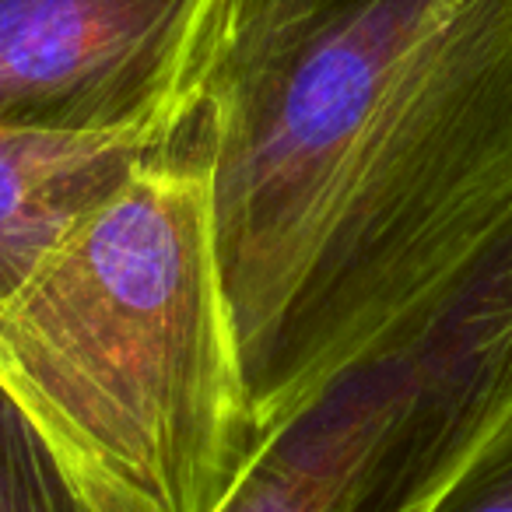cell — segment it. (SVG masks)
Returning <instances> with one entry per match:
<instances>
[{
  "label": "cell",
  "mask_w": 512,
  "mask_h": 512,
  "mask_svg": "<svg viewBox=\"0 0 512 512\" xmlns=\"http://www.w3.org/2000/svg\"><path fill=\"white\" fill-rule=\"evenodd\" d=\"M179 141L267 439L512 214V0H232Z\"/></svg>",
  "instance_id": "1"
},
{
  "label": "cell",
  "mask_w": 512,
  "mask_h": 512,
  "mask_svg": "<svg viewBox=\"0 0 512 512\" xmlns=\"http://www.w3.org/2000/svg\"><path fill=\"white\" fill-rule=\"evenodd\" d=\"M0 383L92 512H221L264 435L207 169L176 141L0 309Z\"/></svg>",
  "instance_id": "2"
},
{
  "label": "cell",
  "mask_w": 512,
  "mask_h": 512,
  "mask_svg": "<svg viewBox=\"0 0 512 512\" xmlns=\"http://www.w3.org/2000/svg\"><path fill=\"white\" fill-rule=\"evenodd\" d=\"M232 0H0V127L183 134Z\"/></svg>",
  "instance_id": "3"
},
{
  "label": "cell",
  "mask_w": 512,
  "mask_h": 512,
  "mask_svg": "<svg viewBox=\"0 0 512 512\" xmlns=\"http://www.w3.org/2000/svg\"><path fill=\"white\" fill-rule=\"evenodd\" d=\"M179 141L176 130L50 134L0 127V309L141 165Z\"/></svg>",
  "instance_id": "4"
},
{
  "label": "cell",
  "mask_w": 512,
  "mask_h": 512,
  "mask_svg": "<svg viewBox=\"0 0 512 512\" xmlns=\"http://www.w3.org/2000/svg\"><path fill=\"white\" fill-rule=\"evenodd\" d=\"M0 512H92L25 407L0 383Z\"/></svg>",
  "instance_id": "5"
},
{
  "label": "cell",
  "mask_w": 512,
  "mask_h": 512,
  "mask_svg": "<svg viewBox=\"0 0 512 512\" xmlns=\"http://www.w3.org/2000/svg\"><path fill=\"white\" fill-rule=\"evenodd\" d=\"M435 512H512V414Z\"/></svg>",
  "instance_id": "6"
}]
</instances>
